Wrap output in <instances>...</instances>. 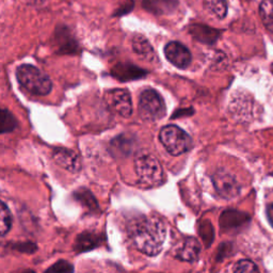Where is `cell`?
I'll list each match as a JSON object with an SVG mask.
<instances>
[{
    "label": "cell",
    "instance_id": "obj_28",
    "mask_svg": "<svg viewBox=\"0 0 273 273\" xmlns=\"http://www.w3.org/2000/svg\"><path fill=\"white\" fill-rule=\"evenodd\" d=\"M14 249L18 250L20 252H26V253H32L35 251V246L33 244H30V242H25V244H18L15 246Z\"/></svg>",
    "mask_w": 273,
    "mask_h": 273
},
{
    "label": "cell",
    "instance_id": "obj_26",
    "mask_svg": "<svg viewBox=\"0 0 273 273\" xmlns=\"http://www.w3.org/2000/svg\"><path fill=\"white\" fill-rule=\"evenodd\" d=\"M134 7V0H115V15L130 13Z\"/></svg>",
    "mask_w": 273,
    "mask_h": 273
},
{
    "label": "cell",
    "instance_id": "obj_16",
    "mask_svg": "<svg viewBox=\"0 0 273 273\" xmlns=\"http://www.w3.org/2000/svg\"><path fill=\"white\" fill-rule=\"evenodd\" d=\"M143 7L154 14H166L177 7V0H143Z\"/></svg>",
    "mask_w": 273,
    "mask_h": 273
},
{
    "label": "cell",
    "instance_id": "obj_20",
    "mask_svg": "<svg viewBox=\"0 0 273 273\" xmlns=\"http://www.w3.org/2000/svg\"><path fill=\"white\" fill-rule=\"evenodd\" d=\"M259 12L264 26L273 33V0H262Z\"/></svg>",
    "mask_w": 273,
    "mask_h": 273
},
{
    "label": "cell",
    "instance_id": "obj_3",
    "mask_svg": "<svg viewBox=\"0 0 273 273\" xmlns=\"http://www.w3.org/2000/svg\"><path fill=\"white\" fill-rule=\"evenodd\" d=\"M136 173L143 184L156 187L162 184L163 169L158 159L150 154H141L135 161Z\"/></svg>",
    "mask_w": 273,
    "mask_h": 273
},
{
    "label": "cell",
    "instance_id": "obj_24",
    "mask_svg": "<svg viewBox=\"0 0 273 273\" xmlns=\"http://www.w3.org/2000/svg\"><path fill=\"white\" fill-rule=\"evenodd\" d=\"M200 235L203 238L204 242L206 244V247H209L211 245L212 240H214L215 237V233L214 229H212L211 223L209 221H204L200 225Z\"/></svg>",
    "mask_w": 273,
    "mask_h": 273
},
{
    "label": "cell",
    "instance_id": "obj_1",
    "mask_svg": "<svg viewBox=\"0 0 273 273\" xmlns=\"http://www.w3.org/2000/svg\"><path fill=\"white\" fill-rule=\"evenodd\" d=\"M127 232L133 245L141 253L156 256L161 252L166 231L160 219L136 216L128 222Z\"/></svg>",
    "mask_w": 273,
    "mask_h": 273
},
{
    "label": "cell",
    "instance_id": "obj_6",
    "mask_svg": "<svg viewBox=\"0 0 273 273\" xmlns=\"http://www.w3.org/2000/svg\"><path fill=\"white\" fill-rule=\"evenodd\" d=\"M216 191L223 199L232 200L240 193V185L233 174L225 170L217 171L212 176Z\"/></svg>",
    "mask_w": 273,
    "mask_h": 273
},
{
    "label": "cell",
    "instance_id": "obj_19",
    "mask_svg": "<svg viewBox=\"0 0 273 273\" xmlns=\"http://www.w3.org/2000/svg\"><path fill=\"white\" fill-rule=\"evenodd\" d=\"M74 199L79 202L83 207H85L89 211H95L98 209V203L94 195L92 194L89 189L87 188H80L77 191L74 192Z\"/></svg>",
    "mask_w": 273,
    "mask_h": 273
},
{
    "label": "cell",
    "instance_id": "obj_15",
    "mask_svg": "<svg viewBox=\"0 0 273 273\" xmlns=\"http://www.w3.org/2000/svg\"><path fill=\"white\" fill-rule=\"evenodd\" d=\"M189 32L195 40L204 44H214L221 34L219 30L204 25H192L189 28Z\"/></svg>",
    "mask_w": 273,
    "mask_h": 273
},
{
    "label": "cell",
    "instance_id": "obj_25",
    "mask_svg": "<svg viewBox=\"0 0 273 273\" xmlns=\"http://www.w3.org/2000/svg\"><path fill=\"white\" fill-rule=\"evenodd\" d=\"M234 272H238V273H254V272H259V268H257L256 265L248 260H242L238 262L236 265L234 266Z\"/></svg>",
    "mask_w": 273,
    "mask_h": 273
},
{
    "label": "cell",
    "instance_id": "obj_21",
    "mask_svg": "<svg viewBox=\"0 0 273 273\" xmlns=\"http://www.w3.org/2000/svg\"><path fill=\"white\" fill-rule=\"evenodd\" d=\"M204 5L217 18L223 19L226 17L229 10L226 0H204Z\"/></svg>",
    "mask_w": 273,
    "mask_h": 273
},
{
    "label": "cell",
    "instance_id": "obj_27",
    "mask_svg": "<svg viewBox=\"0 0 273 273\" xmlns=\"http://www.w3.org/2000/svg\"><path fill=\"white\" fill-rule=\"evenodd\" d=\"M74 267L70 263H67L65 261H60L56 263L54 266L47 269V272H73Z\"/></svg>",
    "mask_w": 273,
    "mask_h": 273
},
{
    "label": "cell",
    "instance_id": "obj_9",
    "mask_svg": "<svg viewBox=\"0 0 273 273\" xmlns=\"http://www.w3.org/2000/svg\"><path fill=\"white\" fill-rule=\"evenodd\" d=\"M164 55L169 61L178 68H186L191 62L189 49L178 42H170L165 45Z\"/></svg>",
    "mask_w": 273,
    "mask_h": 273
},
{
    "label": "cell",
    "instance_id": "obj_18",
    "mask_svg": "<svg viewBox=\"0 0 273 273\" xmlns=\"http://www.w3.org/2000/svg\"><path fill=\"white\" fill-rule=\"evenodd\" d=\"M133 48L136 54H138L140 57L145 60H153L155 58V52L149 42L143 35H136L133 40Z\"/></svg>",
    "mask_w": 273,
    "mask_h": 273
},
{
    "label": "cell",
    "instance_id": "obj_7",
    "mask_svg": "<svg viewBox=\"0 0 273 273\" xmlns=\"http://www.w3.org/2000/svg\"><path fill=\"white\" fill-rule=\"evenodd\" d=\"M106 102L110 108L123 118H128L133 113V102L128 91L123 89H115L106 93Z\"/></svg>",
    "mask_w": 273,
    "mask_h": 273
},
{
    "label": "cell",
    "instance_id": "obj_10",
    "mask_svg": "<svg viewBox=\"0 0 273 273\" xmlns=\"http://www.w3.org/2000/svg\"><path fill=\"white\" fill-rule=\"evenodd\" d=\"M52 158L58 165L66 171L77 173L81 169V160L79 156L71 149L63 147L55 148L52 151Z\"/></svg>",
    "mask_w": 273,
    "mask_h": 273
},
{
    "label": "cell",
    "instance_id": "obj_4",
    "mask_svg": "<svg viewBox=\"0 0 273 273\" xmlns=\"http://www.w3.org/2000/svg\"><path fill=\"white\" fill-rule=\"evenodd\" d=\"M160 141L168 153L173 156L186 153L192 145L190 136L175 125H168L162 128Z\"/></svg>",
    "mask_w": 273,
    "mask_h": 273
},
{
    "label": "cell",
    "instance_id": "obj_17",
    "mask_svg": "<svg viewBox=\"0 0 273 273\" xmlns=\"http://www.w3.org/2000/svg\"><path fill=\"white\" fill-rule=\"evenodd\" d=\"M56 44L59 52L62 54H71L77 50V42L70 34L67 29H60L56 33Z\"/></svg>",
    "mask_w": 273,
    "mask_h": 273
},
{
    "label": "cell",
    "instance_id": "obj_8",
    "mask_svg": "<svg viewBox=\"0 0 273 273\" xmlns=\"http://www.w3.org/2000/svg\"><path fill=\"white\" fill-rule=\"evenodd\" d=\"M251 221L250 217L246 212H242L235 209H229L222 212L220 216V227L225 233H233L241 230L242 227L249 224Z\"/></svg>",
    "mask_w": 273,
    "mask_h": 273
},
{
    "label": "cell",
    "instance_id": "obj_23",
    "mask_svg": "<svg viewBox=\"0 0 273 273\" xmlns=\"http://www.w3.org/2000/svg\"><path fill=\"white\" fill-rule=\"evenodd\" d=\"M16 127L17 122L12 113L9 110L3 109L1 112V134L10 133L14 131Z\"/></svg>",
    "mask_w": 273,
    "mask_h": 273
},
{
    "label": "cell",
    "instance_id": "obj_12",
    "mask_svg": "<svg viewBox=\"0 0 273 273\" xmlns=\"http://www.w3.org/2000/svg\"><path fill=\"white\" fill-rule=\"evenodd\" d=\"M103 236L94 232H83L76 238L74 249L76 252H87L100 247L103 242Z\"/></svg>",
    "mask_w": 273,
    "mask_h": 273
},
{
    "label": "cell",
    "instance_id": "obj_29",
    "mask_svg": "<svg viewBox=\"0 0 273 273\" xmlns=\"http://www.w3.org/2000/svg\"><path fill=\"white\" fill-rule=\"evenodd\" d=\"M267 216H268V220L271 224V226L273 227V204L269 205L267 208Z\"/></svg>",
    "mask_w": 273,
    "mask_h": 273
},
{
    "label": "cell",
    "instance_id": "obj_13",
    "mask_svg": "<svg viewBox=\"0 0 273 273\" xmlns=\"http://www.w3.org/2000/svg\"><path fill=\"white\" fill-rule=\"evenodd\" d=\"M111 74L121 81H127L142 78L146 75V72L131 63H119L112 68Z\"/></svg>",
    "mask_w": 273,
    "mask_h": 273
},
{
    "label": "cell",
    "instance_id": "obj_2",
    "mask_svg": "<svg viewBox=\"0 0 273 273\" xmlns=\"http://www.w3.org/2000/svg\"><path fill=\"white\" fill-rule=\"evenodd\" d=\"M16 77L20 85L34 95H47L52 89L48 76L31 64L20 65L16 71Z\"/></svg>",
    "mask_w": 273,
    "mask_h": 273
},
{
    "label": "cell",
    "instance_id": "obj_14",
    "mask_svg": "<svg viewBox=\"0 0 273 273\" xmlns=\"http://www.w3.org/2000/svg\"><path fill=\"white\" fill-rule=\"evenodd\" d=\"M201 252L200 242L193 237L186 238L177 251V259L184 262H195Z\"/></svg>",
    "mask_w": 273,
    "mask_h": 273
},
{
    "label": "cell",
    "instance_id": "obj_5",
    "mask_svg": "<svg viewBox=\"0 0 273 273\" xmlns=\"http://www.w3.org/2000/svg\"><path fill=\"white\" fill-rule=\"evenodd\" d=\"M140 116L146 121H159L165 116V105L157 91L145 90L140 96L139 102Z\"/></svg>",
    "mask_w": 273,
    "mask_h": 273
},
{
    "label": "cell",
    "instance_id": "obj_22",
    "mask_svg": "<svg viewBox=\"0 0 273 273\" xmlns=\"http://www.w3.org/2000/svg\"><path fill=\"white\" fill-rule=\"evenodd\" d=\"M12 225V216L9 208L6 207L4 202L1 203V209H0V234L4 236L9 233Z\"/></svg>",
    "mask_w": 273,
    "mask_h": 273
},
{
    "label": "cell",
    "instance_id": "obj_11",
    "mask_svg": "<svg viewBox=\"0 0 273 273\" xmlns=\"http://www.w3.org/2000/svg\"><path fill=\"white\" fill-rule=\"evenodd\" d=\"M136 147V140L132 136L124 134L118 136L110 143V151L113 156L123 158L130 156Z\"/></svg>",
    "mask_w": 273,
    "mask_h": 273
}]
</instances>
